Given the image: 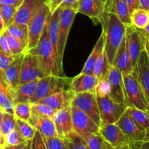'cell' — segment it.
<instances>
[{
    "label": "cell",
    "instance_id": "obj_39",
    "mask_svg": "<svg viewBox=\"0 0 149 149\" xmlns=\"http://www.w3.org/2000/svg\"><path fill=\"white\" fill-rule=\"evenodd\" d=\"M17 10V7L14 6L0 4V12L7 27L14 22Z\"/></svg>",
    "mask_w": 149,
    "mask_h": 149
},
{
    "label": "cell",
    "instance_id": "obj_5",
    "mask_svg": "<svg viewBox=\"0 0 149 149\" xmlns=\"http://www.w3.org/2000/svg\"><path fill=\"white\" fill-rule=\"evenodd\" d=\"M50 74H52L50 71L46 68L37 55L29 52H25L22 63L20 84L40 79Z\"/></svg>",
    "mask_w": 149,
    "mask_h": 149
},
{
    "label": "cell",
    "instance_id": "obj_19",
    "mask_svg": "<svg viewBox=\"0 0 149 149\" xmlns=\"http://www.w3.org/2000/svg\"><path fill=\"white\" fill-rule=\"evenodd\" d=\"M99 79L95 75L80 73L78 76L72 78L71 89L76 93L91 92L95 93Z\"/></svg>",
    "mask_w": 149,
    "mask_h": 149
},
{
    "label": "cell",
    "instance_id": "obj_2",
    "mask_svg": "<svg viewBox=\"0 0 149 149\" xmlns=\"http://www.w3.org/2000/svg\"><path fill=\"white\" fill-rule=\"evenodd\" d=\"M122 75L124 81V93L127 106L149 111L148 98L138 80L136 73L134 71L130 74Z\"/></svg>",
    "mask_w": 149,
    "mask_h": 149
},
{
    "label": "cell",
    "instance_id": "obj_26",
    "mask_svg": "<svg viewBox=\"0 0 149 149\" xmlns=\"http://www.w3.org/2000/svg\"><path fill=\"white\" fill-rule=\"evenodd\" d=\"M105 45H106V36H105L104 32L103 31L100 38L97 40V43L95 45L88 59L86 61L85 65H84L81 73L94 75L95 65L96 63H97V60L99 59L101 54L104 51Z\"/></svg>",
    "mask_w": 149,
    "mask_h": 149
},
{
    "label": "cell",
    "instance_id": "obj_42",
    "mask_svg": "<svg viewBox=\"0 0 149 149\" xmlns=\"http://www.w3.org/2000/svg\"><path fill=\"white\" fill-rule=\"evenodd\" d=\"M24 53V52H23ZM23 54V53H22ZM7 55L5 52H4L3 51L0 50V71L1 72H4L5 70H7L8 68V67L10 66L12 64V63L16 59V58H18L20 55Z\"/></svg>",
    "mask_w": 149,
    "mask_h": 149
},
{
    "label": "cell",
    "instance_id": "obj_37",
    "mask_svg": "<svg viewBox=\"0 0 149 149\" xmlns=\"http://www.w3.org/2000/svg\"><path fill=\"white\" fill-rule=\"evenodd\" d=\"M17 128V122H16V118L14 115L10 113L4 112L3 115L2 125H1V134L4 136H6Z\"/></svg>",
    "mask_w": 149,
    "mask_h": 149
},
{
    "label": "cell",
    "instance_id": "obj_18",
    "mask_svg": "<svg viewBox=\"0 0 149 149\" xmlns=\"http://www.w3.org/2000/svg\"><path fill=\"white\" fill-rule=\"evenodd\" d=\"M75 95L76 93L71 89V90H64V91L55 93L36 103H43L52 108L55 110L58 111L70 107Z\"/></svg>",
    "mask_w": 149,
    "mask_h": 149
},
{
    "label": "cell",
    "instance_id": "obj_13",
    "mask_svg": "<svg viewBox=\"0 0 149 149\" xmlns=\"http://www.w3.org/2000/svg\"><path fill=\"white\" fill-rule=\"evenodd\" d=\"M51 14L50 7L47 6L29 23V46L27 51L37 45Z\"/></svg>",
    "mask_w": 149,
    "mask_h": 149
},
{
    "label": "cell",
    "instance_id": "obj_11",
    "mask_svg": "<svg viewBox=\"0 0 149 149\" xmlns=\"http://www.w3.org/2000/svg\"><path fill=\"white\" fill-rule=\"evenodd\" d=\"M116 124L127 136L135 149L139 148L141 144L148 139V136L138 127L126 111Z\"/></svg>",
    "mask_w": 149,
    "mask_h": 149
},
{
    "label": "cell",
    "instance_id": "obj_46",
    "mask_svg": "<svg viewBox=\"0 0 149 149\" xmlns=\"http://www.w3.org/2000/svg\"><path fill=\"white\" fill-rule=\"evenodd\" d=\"M32 141H26V143L20 144V145L15 146H8L9 149H31Z\"/></svg>",
    "mask_w": 149,
    "mask_h": 149
},
{
    "label": "cell",
    "instance_id": "obj_12",
    "mask_svg": "<svg viewBox=\"0 0 149 149\" xmlns=\"http://www.w3.org/2000/svg\"><path fill=\"white\" fill-rule=\"evenodd\" d=\"M50 5V0H23L16 12L15 23L28 24L47 6Z\"/></svg>",
    "mask_w": 149,
    "mask_h": 149
},
{
    "label": "cell",
    "instance_id": "obj_6",
    "mask_svg": "<svg viewBox=\"0 0 149 149\" xmlns=\"http://www.w3.org/2000/svg\"><path fill=\"white\" fill-rule=\"evenodd\" d=\"M101 123L116 124L126 111L127 106L113 101L109 95H96Z\"/></svg>",
    "mask_w": 149,
    "mask_h": 149
},
{
    "label": "cell",
    "instance_id": "obj_41",
    "mask_svg": "<svg viewBox=\"0 0 149 149\" xmlns=\"http://www.w3.org/2000/svg\"><path fill=\"white\" fill-rule=\"evenodd\" d=\"M45 141L47 149H68L65 140L58 136L45 139Z\"/></svg>",
    "mask_w": 149,
    "mask_h": 149
},
{
    "label": "cell",
    "instance_id": "obj_53",
    "mask_svg": "<svg viewBox=\"0 0 149 149\" xmlns=\"http://www.w3.org/2000/svg\"><path fill=\"white\" fill-rule=\"evenodd\" d=\"M0 144H1V145H5L6 146L5 136H4V135H1V134H0Z\"/></svg>",
    "mask_w": 149,
    "mask_h": 149
},
{
    "label": "cell",
    "instance_id": "obj_16",
    "mask_svg": "<svg viewBox=\"0 0 149 149\" xmlns=\"http://www.w3.org/2000/svg\"><path fill=\"white\" fill-rule=\"evenodd\" d=\"M60 14H61V7H58L53 13L51 14L48 23V34L50 42H52L56 55L57 63H58V70L61 76L63 74V66L62 61L59 53V47H58V32H59V22H60Z\"/></svg>",
    "mask_w": 149,
    "mask_h": 149
},
{
    "label": "cell",
    "instance_id": "obj_31",
    "mask_svg": "<svg viewBox=\"0 0 149 149\" xmlns=\"http://www.w3.org/2000/svg\"><path fill=\"white\" fill-rule=\"evenodd\" d=\"M132 24L138 29H143L149 24V12L138 8L131 13Z\"/></svg>",
    "mask_w": 149,
    "mask_h": 149
},
{
    "label": "cell",
    "instance_id": "obj_9",
    "mask_svg": "<svg viewBox=\"0 0 149 149\" xmlns=\"http://www.w3.org/2000/svg\"><path fill=\"white\" fill-rule=\"evenodd\" d=\"M71 115L74 130L84 139L93 134L99 133L100 127L84 111L71 106Z\"/></svg>",
    "mask_w": 149,
    "mask_h": 149
},
{
    "label": "cell",
    "instance_id": "obj_33",
    "mask_svg": "<svg viewBox=\"0 0 149 149\" xmlns=\"http://www.w3.org/2000/svg\"><path fill=\"white\" fill-rule=\"evenodd\" d=\"M84 140L90 149H114L100 132L90 135Z\"/></svg>",
    "mask_w": 149,
    "mask_h": 149
},
{
    "label": "cell",
    "instance_id": "obj_54",
    "mask_svg": "<svg viewBox=\"0 0 149 149\" xmlns=\"http://www.w3.org/2000/svg\"><path fill=\"white\" fill-rule=\"evenodd\" d=\"M145 45H146V49L147 52H148L149 55V40L145 39Z\"/></svg>",
    "mask_w": 149,
    "mask_h": 149
},
{
    "label": "cell",
    "instance_id": "obj_17",
    "mask_svg": "<svg viewBox=\"0 0 149 149\" xmlns=\"http://www.w3.org/2000/svg\"><path fill=\"white\" fill-rule=\"evenodd\" d=\"M53 121L58 137L64 139L74 130L71 115V106L70 107L57 111L53 116Z\"/></svg>",
    "mask_w": 149,
    "mask_h": 149
},
{
    "label": "cell",
    "instance_id": "obj_58",
    "mask_svg": "<svg viewBox=\"0 0 149 149\" xmlns=\"http://www.w3.org/2000/svg\"><path fill=\"white\" fill-rule=\"evenodd\" d=\"M4 149H9V147H8V146H6L5 148H4Z\"/></svg>",
    "mask_w": 149,
    "mask_h": 149
},
{
    "label": "cell",
    "instance_id": "obj_34",
    "mask_svg": "<svg viewBox=\"0 0 149 149\" xmlns=\"http://www.w3.org/2000/svg\"><path fill=\"white\" fill-rule=\"evenodd\" d=\"M31 115L42 117L53 118L57 111L52 108L40 103H31Z\"/></svg>",
    "mask_w": 149,
    "mask_h": 149
},
{
    "label": "cell",
    "instance_id": "obj_29",
    "mask_svg": "<svg viewBox=\"0 0 149 149\" xmlns=\"http://www.w3.org/2000/svg\"><path fill=\"white\" fill-rule=\"evenodd\" d=\"M7 31L20 41L26 52L29 46V25L13 22L7 26Z\"/></svg>",
    "mask_w": 149,
    "mask_h": 149
},
{
    "label": "cell",
    "instance_id": "obj_25",
    "mask_svg": "<svg viewBox=\"0 0 149 149\" xmlns=\"http://www.w3.org/2000/svg\"><path fill=\"white\" fill-rule=\"evenodd\" d=\"M25 52L16 58L7 70L2 73L3 77L10 89L14 90L20 84L21 66Z\"/></svg>",
    "mask_w": 149,
    "mask_h": 149
},
{
    "label": "cell",
    "instance_id": "obj_3",
    "mask_svg": "<svg viewBox=\"0 0 149 149\" xmlns=\"http://www.w3.org/2000/svg\"><path fill=\"white\" fill-rule=\"evenodd\" d=\"M71 80L72 78L54 74L40 79L38 81L36 92L31 98L30 103H36L55 93L71 90Z\"/></svg>",
    "mask_w": 149,
    "mask_h": 149
},
{
    "label": "cell",
    "instance_id": "obj_55",
    "mask_svg": "<svg viewBox=\"0 0 149 149\" xmlns=\"http://www.w3.org/2000/svg\"><path fill=\"white\" fill-rule=\"evenodd\" d=\"M7 146L5 145H1V144H0V149H4L5 147Z\"/></svg>",
    "mask_w": 149,
    "mask_h": 149
},
{
    "label": "cell",
    "instance_id": "obj_8",
    "mask_svg": "<svg viewBox=\"0 0 149 149\" xmlns=\"http://www.w3.org/2000/svg\"><path fill=\"white\" fill-rule=\"evenodd\" d=\"M99 132L114 149H135L127 136L116 124L101 123Z\"/></svg>",
    "mask_w": 149,
    "mask_h": 149
},
{
    "label": "cell",
    "instance_id": "obj_30",
    "mask_svg": "<svg viewBox=\"0 0 149 149\" xmlns=\"http://www.w3.org/2000/svg\"><path fill=\"white\" fill-rule=\"evenodd\" d=\"M111 66L112 65L109 63L106 52L104 49L95 65L94 75L98 79L99 81L104 79L107 77Z\"/></svg>",
    "mask_w": 149,
    "mask_h": 149
},
{
    "label": "cell",
    "instance_id": "obj_24",
    "mask_svg": "<svg viewBox=\"0 0 149 149\" xmlns=\"http://www.w3.org/2000/svg\"><path fill=\"white\" fill-rule=\"evenodd\" d=\"M105 11V3L101 0H79L78 13L92 19L100 20Z\"/></svg>",
    "mask_w": 149,
    "mask_h": 149
},
{
    "label": "cell",
    "instance_id": "obj_35",
    "mask_svg": "<svg viewBox=\"0 0 149 149\" xmlns=\"http://www.w3.org/2000/svg\"><path fill=\"white\" fill-rule=\"evenodd\" d=\"M16 122H17V129L20 131V134L23 135V138L27 141H32L37 131L36 128L33 127L27 121L16 119Z\"/></svg>",
    "mask_w": 149,
    "mask_h": 149
},
{
    "label": "cell",
    "instance_id": "obj_45",
    "mask_svg": "<svg viewBox=\"0 0 149 149\" xmlns=\"http://www.w3.org/2000/svg\"><path fill=\"white\" fill-rule=\"evenodd\" d=\"M23 0H0V4L11 5L18 8L23 3Z\"/></svg>",
    "mask_w": 149,
    "mask_h": 149
},
{
    "label": "cell",
    "instance_id": "obj_50",
    "mask_svg": "<svg viewBox=\"0 0 149 149\" xmlns=\"http://www.w3.org/2000/svg\"><path fill=\"white\" fill-rule=\"evenodd\" d=\"M6 29H7V26H6L5 23H4L2 15H1V12H0V33H3Z\"/></svg>",
    "mask_w": 149,
    "mask_h": 149
},
{
    "label": "cell",
    "instance_id": "obj_4",
    "mask_svg": "<svg viewBox=\"0 0 149 149\" xmlns=\"http://www.w3.org/2000/svg\"><path fill=\"white\" fill-rule=\"evenodd\" d=\"M49 20V19L45 26L37 45L35 47L28 50L27 52L33 55H37L40 58L44 65L46 66V68L50 71L51 74L54 75L61 76L59 70H58L56 55H55L53 46H52V42L49 40V34H48Z\"/></svg>",
    "mask_w": 149,
    "mask_h": 149
},
{
    "label": "cell",
    "instance_id": "obj_57",
    "mask_svg": "<svg viewBox=\"0 0 149 149\" xmlns=\"http://www.w3.org/2000/svg\"><path fill=\"white\" fill-rule=\"evenodd\" d=\"M101 1H103V3H105V4H106V1H108V0H101Z\"/></svg>",
    "mask_w": 149,
    "mask_h": 149
},
{
    "label": "cell",
    "instance_id": "obj_28",
    "mask_svg": "<svg viewBox=\"0 0 149 149\" xmlns=\"http://www.w3.org/2000/svg\"><path fill=\"white\" fill-rule=\"evenodd\" d=\"M126 111L133 119L138 127L149 138V111H143L132 106H127Z\"/></svg>",
    "mask_w": 149,
    "mask_h": 149
},
{
    "label": "cell",
    "instance_id": "obj_27",
    "mask_svg": "<svg viewBox=\"0 0 149 149\" xmlns=\"http://www.w3.org/2000/svg\"><path fill=\"white\" fill-rule=\"evenodd\" d=\"M39 80H34L19 84L14 90L15 103H30L31 98L36 90Z\"/></svg>",
    "mask_w": 149,
    "mask_h": 149
},
{
    "label": "cell",
    "instance_id": "obj_56",
    "mask_svg": "<svg viewBox=\"0 0 149 149\" xmlns=\"http://www.w3.org/2000/svg\"><path fill=\"white\" fill-rule=\"evenodd\" d=\"M56 1H57V0H50V5H52V4H54V3H55ZM50 5H49V6H50Z\"/></svg>",
    "mask_w": 149,
    "mask_h": 149
},
{
    "label": "cell",
    "instance_id": "obj_32",
    "mask_svg": "<svg viewBox=\"0 0 149 149\" xmlns=\"http://www.w3.org/2000/svg\"><path fill=\"white\" fill-rule=\"evenodd\" d=\"M64 140L68 149H90L85 140L74 130L70 132Z\"/></svg>",
    "mask_w": 149,
    "mask_h": 149
},
{
    "label": "cell",
    "instance_id": "obj_51",
    "mask_svg": "<svg viewBox=\"0 0 149 149\" xmlns=\"http://www.w3.org/2000/svg\"><path fill=\"white\" fill-rule=\"evenodd\" d=\"M138 149H149V138L146 141L143 143Z\"/></svg>",
    "mask_w": 149,
    "mask_h": 149
},
{
    "label": "cell",
    "instance_id": "obj_44",
    "mask_svg": "<svg viewBox=\"0 0 149 149\" xmlns=\"http://www.w3.org/2000/svg\"><path fill=\"white\" fill-rule=\"evenodd\" d=\"M0 50L3 51V52H5L7 55H13L11 51H10L8 42H7L5 36H4L2 33L0 34Z\"/></svg>",
    "mask_w": 149,
    "mask_h": 149
},
{
    "label": "cell",
    "instance_id": "obj_7",
    "mask_svg": "<svg viewBox=\"0 0 149 149\" xmlns=\"http://www.w3.org/2000/svg\"><path fill=\"white\" fill-rule=\"evenodd\" d=\"M71 106L78 108L88 115L99 127L101 125L100 111L95 93L85 92L76 94Z\"/></svg>",
    "mask_w": 149,
    "mask_h": 149
},
{
    "label": "cell",
    "instance_id": "obj_47",
    "mask_svg": "<svg viewBox=\"0 0 149 149\" xmlns=\"http://www.w3.org/2000/svg\"><path fill=\"white\" fill-rule=\"evenodd\" d=\"M126 1L127 2L131 13L136 9L140 8L139 0H126Z\"/></svg>",
    "mask_w": 149,
    "mask_h": 149
},
{
    "label": "cell",
    "instance_id": "obj_43",
    "mask_svg": "<svg viewBox=\"0 0 149 149\" xmlns=\"http://www.w3.org/2000/svg\"><path fill=\"white\" fill-rule=\"evenodd\" d=\"M31 149H47L45 143V138L40 132L36 131V135L31 142Z\"/></svg>",
    "mask_w": 149,
    "mask_h": 149
},
{
    "label": "cell",
    "instance_id": "obj_14",
    "mask_svg": "<svg viewBox=\"0 0 149 149\" xmlns=\"http://www.w3.org/2000/svg\"><path fill=\"white\" fill-rule=\"evenodd\" d=\"M125 37L132 66L135 70L141 52L146 49L145 39L140 32L139 29L135 28L133 25L126 26Z\"/></svg>",
    "mask_w": 149,
    "mask_h": 149
},
{
    "label": "cell",
    "instance_id": "obj_36",
    "mask_svg": "<svg viewBox=\"0 0 149 149\" xmlns=\"http://www.w3.org/2000/svg\"><path fill=\"white\" fill-rule=\"evenodd\" d=\"M14 116L16 119H20L24 121H29L31 116L30 103H15Z\"/></svg>",
    "mask_w": 149,
    "mask_h": 149
},
{
    "label": "cell",
    "instance_id": "obj_59",
    "mask_svg": "<svg viewBox=\"0 0 149 149\" xmlns=\"http://www.w3.org/2000/svg\"><path fill=\"white\" fill-rule=\"evenodd\" d=\"M0 34H1V33H0Z\"/></svg>",
    "mask_w": 149,
    "mask_h": 149
},
{
    "label": "cell",
    "instance_id": "obj_38",
    "mask_svg": "<svg viewBox=\"0 0 149 149\" xmlns=\"http://www.w3.org/2000/svg\"><path fill=\"white\" fill-rule=\"evenodd\" d=\"M2 33L5 36L6 39L8 42L9 47H10V51H11L13 55H20V54L23 53V52H26L24 47H23L22 44L20 43V41L16 39L15 37H14L13 35L10 34L7 31V29Z\"/></svg>",
    "mask_w": 149,
    "mask_h": 149
},
{
    "label": "cell",
    "instance_id": "obj_15",
    "mask_svg": "<svg viewBox=\"0 0 149 149\" xmlns=\"http://www.w3.org/2000/svg\"><path fill=\"white\" fill-rule=\"evenodd\" d=\"M106 79L110 84L109 97L116 103L127 105L125 93H124V81L122 73L112 65Z\"/></svg>",
    "mask_w": 149,
    "mask_h": 149
},
{
    "label": "cell",
    "instance_id": "obj_49",
    "mask_svg": "<svg viewBox=\"0 0 149 149\" xmlns=\"http://www.w3.org/2000/svg\"><path fill=\"white\" fill-rule=\"evenodd\" d=\"M139 31L141 33V34L143 35V36L144 37V39L149 40V24L146 27L144 28V29H139Z\"/></svg>",
    "mask_w": 149,
    "mask_h": 149
},
{
    "label": "cell",
    "instance_id": "obj_48",
    "mask_svg": "<svg viewBox=\"0 0 149 149\" xmlns=\"http://www.w3.org/2000/svg\"><path fill=\"white\" fill-rule=\"evenodd\" d=\"M140 8L144 9L149 12V0H139Z\"/></svg>",
    "mask_w": 149,
    "mask_h": 149
},
{
    "label": "cell",
    "instance_id": "obj_1",
    "mask_svg": "<svg viewBox=\"0 0 149 149\" xmlns=\"http://www.w3.org/2000/svg\"><path fill=\"white\" fill-rule=\"evenodd\" d=\"M100 23L106 36L105 51L109 63L112 65L118 49L125 37L126 26L116 14L104 11Z\"/></svg>",
    "mask_w": 149,
    "mask_h": 149
},
{
    "label": "cell",
    "instance_id": "obj_52",
    "mask_svg": "<svg viewBox=\"0 0 149 149\" xmlns=\"http://www.w3.org/2000/svg\"><path fill=\"white\" fill-rule=\"evenodd\" d=\"M3 115H4V111L0 109V134H1V125H2V120H3Z\"/></svg>",
    "mask_w": 149,
    "mask_h": 149
},
{
    "label": "cell",
    "instance_id": "obj_21",
    "mask_svg": "<svg viewBox=\"0 0 149 149\" xmlns=\"http://www.w3.org/2000/svg\"><path fill=\"white\" fill-rule=\"evenodd\" d=\"M134 71L143 88L149 104V55L146 49L141 52Z\"/></svg>",
    "mask_w": 149,
    "mask_h": 149
},
{
    "label": "cell",
    "instance_id": "obj_22",
    "mask_svg": "<svg viewBox=\"0 0 149 149\" xmlns=\"http://www.w3.org/2000/svg\"><path fill=\"white\" fill-rule=\"evenodd\" d=\"M105 11L116 14L125 26L132 25L131 12L126 0H108L105 4Z\"/></svg>",
    "mask_w": 149,
    "mask_h": 149
},
{
    "label": "cell",
    "instance_id": "obj_10",
    "mask_svg": "<svg viewBox=\"0 0 149 149\" xmlns=\"http://www.w3.org/2000/svg\"><path fill=\"white\" fill-rule=\"evenodd\" d=\"M61 7L60 14L59 32H58V47L59 53L63 58L66 45L68 33L71 30L76 14L78 13V9L75 7Z\"/></svg>",
    "mask_w": 149,
    "mask_h": 149
},
{
    "label": "cell",
    "instance_id": "obj_20",
    "mask_svg": "<svg viewBox=\"0 0 149 149\" xmlns=\"http://www.w3.org/2000/svg\"><path fill=\"white\" fill-rule=\"evenodd\" d=\"M112 65L119 69L122 74H130L134 72V68L132 66L126 37L124 38L116 52Z\"/></svg>",
    "mask_w": 149,
    "mask_h": 149
},
{
    "label": "cell",
    "instance_id": "obj_23",
    "mask_svg": "<svg viewBox=\"0 0 149 149\" xmlns=\"http://www.w3.org/2000/svg\"><path fill=\"white\" fill-rule=\"evenodd\" d=\"M28 122L36 128V130L40 132L45 139L58 136L52 118L31 115Z\"/></svg>",
    "mask_w": 149,
    "mask_h": 149
},
{
    "label": "cell",
    "instance_id": "obj_40",
    "mask_svg": "<svg viewBox=\"0 0 149 149\" xmlns=\"http://www.w3.org/2000/svg\"><path fill=\"white\" fill-rule=\"evenodd\" d=\"M26 140L20 134L18 129H15L5 136V143L7 146H15L26 142Z\"/></svg>",
    "mask_w": 149,
    "mask_h": 149
}]
</instances>
